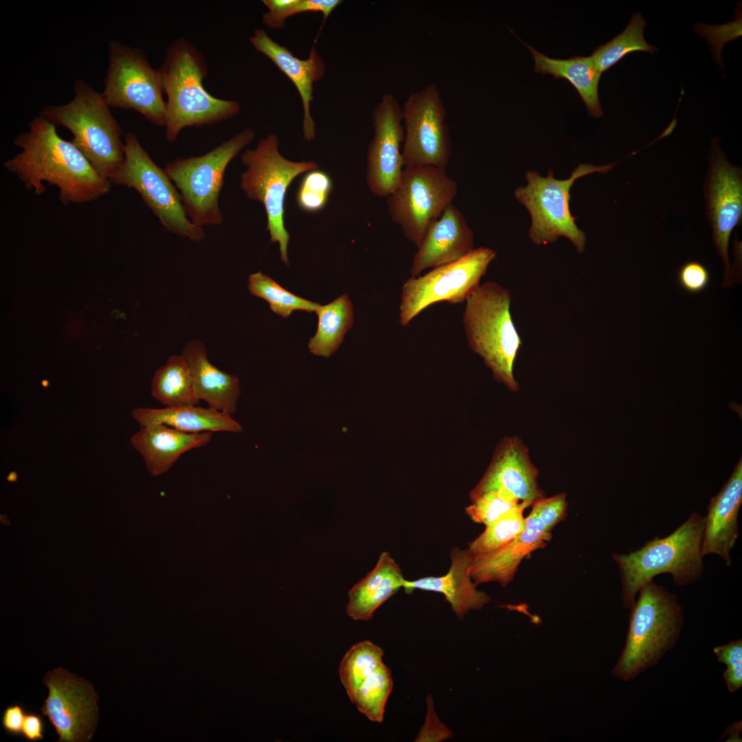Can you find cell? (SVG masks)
Segmentation results:
<instances>
[{"instance_id": "cell-2", "label": "cell", "mask_w": 742, "mask_h": 742, "mask_svg": "<svg viewBox=\"0 0 742 742\" xmlns=\"http://www.w3.org/2000/svg\"><path fill=\"white\" fill-rule=\"evenodd\" d=\"M158 69L167 98L165 135L168 142L176 141L185 128L214 124L240 113L238 100L218 98L205 89L207 63L191 41L183 37L172 41Z\"/></svg>"}, {"instance_id": "cell-16", "label": "cell", "mask_w": 742, "mask_h": 742, "mask_svg": "<svg viewBox=\"0 0 742 742\" xmlns=\"http://www.w3.org/2000/svg\"><path fill=\"white\" fill-rule=\"evenodd\" d=\"M49 694L40 710L55 729L58 742L89 741L98 721L99 697L87 680L59 667L43 678Z\"/></svg>"}, {"instance_id": "cell-6", "label": "cell", "mask_w": 742, "mask_h": 742, "mask_svg": "<svg viewBox=\"0 0 742 742\" xmlns=\"http://www.w3.org/2000/svg\"><path fill=\"white\" fill-rule=\"evenodd\" d=\"M74 88L70 102L47 106L40 115L67 128L73 135L71 142L101 176L109 179L124 159L121 126L102 93L82 79Z\"/></svg>"}, {"instance_id": "cell-15", "label": "cell", "mask_w": 742, "mask_h": 742, "mask_svg": "<svg viewBox=\"0 0 742 742\" xmlns=\"http://www.w3.org/2000/svg\"><path fill=\"white\" fill-rule=\"evenodd\" d=\"M405 139L402 148L405 167L446 168L451 142L446 109L436 84L412 93L402 108Z\"/></svg>"}, {"instance_id": "cell-8", "label": "cell", "mask_w": 742, "mask_h": 742, "mask_svg": "<svg viewBox=\"0 0 742 742\" xmlns=\"http://www.w3.org/2000/svg\"><path fill=\"white\" fill-rule=\"evenodd\" d=\"M255 135L253 128L246 127L202 155L179 157L166 164L164 169L194 224L203 227L223 223L219 194L226 168Z\"/></svg>"}, {"instance_id": "cell-21", "label": "cell", "mask_w": 742, "mask_h": 742, "mask_svg": "<svg viewBox=\"0 0 742 742\" xmlns=\"http://www.w3.org/2000/svg\"><path fill=\"white\" fill-rule=\"evenodd\" d=\"M249 42L256 51L271 60L295 85L302 104L303 139L308 142L313 141L315 137V124L310 108L313 101V85L325 74L324 60L314 47L310 50L307 59L298 58L286 46L274 41L263 29L254 30Z\"/></svg>"}, {"instance_id": "cell-19", "label": "cell", "mask_w": 742, "mask_h": 742, "mask_svg": "<svg viewBox=\"0 0 742 742\" xmlns=\"http://www.w3.org/2000/svg\"><path fill=\"white\" fill-rule=\"evenodd\" d=\"M539 471L517 436H506L497 445L490 464L469 493L471 501L489 491L506 493L532 504L546 497L538 484Z\"/></svg>"}, {"instance_id": "cell-17", "label": "cell", "mask_w": 742, "mask_h": 742, "mask_svg": "<svg viewBox=\"0 0 742 742\" xmlns=\"http://www.w3.org/2000/svg\"><path fill=\"white\" fill-rule=\"evenodd\" d=\"M709 168L704 183L706 210L711 225L712 240L724 264L722 286L733 284L728 256V244L742 215L741 170L728 161L715 138L709 155Z\"/></svg>"}, {"instance_id": "cell-10", "label": "cell", "mask_w": 742, "mask_h": 742, "mask_svg": "<svg viewBox=\"0 0 742 742\" xmlns=\"http://www.w3.org/2000/svg\"><path fill=\"white\" fill-rule=\"evenodd\" d=\"M124 143V159L109 178L111 184L135 189L168 232L194 242L202 241L203 227L188 216L165 169L153 161L135 133L128 131Z\"/></svg>"}, {"instance_id": "cell-34", "label": "cell", "mask_w": 742, "mask_h": 742, "mask_svg": "<svg viewBox=\"0 0 742 742\" xmlns=\"http://www.w3.org/2000/svg\"><path fill=\"white\" fill-rule=\"evenodd\" d=\"M248 289L253 295L267 301L270 309L284 318L296 310L315 312L321 305L291 293L261 271L249 276Z\"/></svg>"}, {"instance_id": "cell-27", "label": "cell", "mask_w": 742, "mask_h": 742, "mask_svg": "<svg viewBox=\"0 0 742 742\" xmlns=\"http://www.w3.org/2000/svg\"><path fill=\"white\" fill-rule=\"evenodd\" d=\"M132 416L140 427L153 423H163L178 430L199 433L227 431L238 433L242 426L232 415L208 407L186 405L163 408L137 407Z\"/></svg>"}, {"instance_id": "cell-32", "label": "cell", "mask_w": 742, "mask_h": 742, "mask_svg": "<svg viewBox=\"0 0 742 742\" xmlns=\"http://www.w3.org/2000/svg\"><path fill=\"white\" fill-rule=\"evenodd\" d=\"M383 650L369 640L355 644L346 653L339 673L350 701L361 684L383 663Z\"/></svg>"}, {"instance_id": "cell-29", "label": "cell", "mask_w": 742, "mask_h": 742, "mask_svg": "<svg viewBox=\"0 0 742 742\" xmlns=\"http://www.w3.org/2000/svg\"><path fill=\"white\" fill-rule=\"evenodd\" d=\"M315 313L317 328L308 348L313 355L329 357L338 349L353 325L352 304L348 296L343 294L328 304L320 305Z\"/></svg>"}, {"instance_id": "cell-38", "label": "cell", "mask_w": 742, "mask_h": 742, "mask_svg": "<svg viewBox=\"0 0 742 742\" xmlns=\"http://www.w3.org/2000/svg\"><path fill=\"white\" fill-rule=\"evenodd\" d=\"M521 502L506 493L489 491L473 499L465 512L473 522L487 526Z\"/></svg>"}, {"instance_id": "cell-35", "label": "cell", "mask_w": 742, "mask_h": 742, "mask_svg": "<svg viewBox=\"0 0 742 742\" xmlns=\"http://www.w3.org/2000/svg\"><path fill=\"white\" fill-rule=\"evenodd\" d=\"M392 688L391 671L383 663L361 684L351 702L369 720L381 723Z\"/></svg>"}, {"instance_id": "cell-4", "label": "cell", "mask_w": 742, "mask_h": 742, "mask_svg": "<svg viewBox=\"0 0 742 742\" xmlns=\"http://www.w3.org/2000/svg\"><path fill=\"white\" fill-rule=\"evenodd\" d=\"M630 609L626 642L611 672L623 682L657 665L679 638L684 622L677 597L653 580Z\"/></svg>"}, {"instance_id": "cell-13", "label": "cell", "mask_w": 742, "mask_h": 742, "mask_svg": "<svg viewBox=\"0 0 742 742\" xmlns=\"http://www.w3.org/2000/svg\"><path fill=\"white\" fill-rule=\"evenodd\" d=\"M495 257V250L480 247L457 261L434 267L423 276L409 278L401 289V325L406 326L434 304L465 302L479 286L482 277Z\"/></svg>"}, {"instance_id": "cell-22", "label": "cell", "mask_w": 742, "mask_h": 742, "mask_svg": "<svg viewBox=\"0 0 742 742\" xmlns=\"http://www.w3.org/2000/svg\"><path fill=\"white\" fill-rule=\"evenodd\" d=\"M742 503V458L717 495L711 498L704 517L701 556L715 554L727 565L739 537L738 515Z\"/></svg>"}, {"instance_id": "cell-31", "label": "cell", "mask_w": 742, "mask_h": 742, "mask_svg": "<svg viewBox=\"0 0 742 742\" xmlns=\"http://www.w3.org/2000/svg\"><path fill=\"white\" fill-rule=\"evenodd\" d=\"M646 26L647 23L641 14H634L623 32L608 43L596 47L591 57L598 70L600 73L608 70L631 52L642 51L654 54L657 52V47L649 45L644 39Z\"/></svg>"}, {"instance_id": "cell-33", "label": "cell", "mask_w": 742, "mask_h": 742, "mask_svg": "<svg viewBox=\"0 0 742 742\" xmlns=\"http://www.w3.org/2000/svg\"><path fill=\"white\" fill-rule=\"evenodd\" d=\"M531 505L521 502L516 508L485 526L483 532L469 543L468 550L473 555L484 554L512 541L524 530L526 517L524 512Z\"/></svg>"}, {"instance_id": "cell-43", "label": "cell", "mask_w": 742, "mask_h": 742, "mask_svg": "<svg viewBox=\"0 0 742 742\" xmlns=\"http://www.w3.org/2000/svg\"><path fill=\"white\" fill-rule=\"evenodd\" d=\"M714 653L720 663L726 666L742 663V640L739 639L730 643L714 648Z\"/></svg>"}, {"instance_id": "cell-40", "label": "cell", "mask_w": 742, "mask_h": 742, "mask_svg": "<svg viewBox=\"0 0 742 742\" xmlns=\"http://www.w3.org/2000/svg\"><path fill=\"white\" fill-rule=\"evenodd\" d=\"M427 715L423 726L418 733L416 742H440L453 737L449 729L438 717L431 695L427 697Z\"/></svg>"}, {"instance_id": "cell-5", "label": "cell", "mask_w": 742, "mask_h": 742, "mask_svg": "<svg viewBox=\"0 0 742 742\" xmlns=\"http://www.w3.org/2000/svg\"><path fill=\"white\" fill-rule=\"evenodd\" d=\"M510 291L494 281L479 286L467 297L462 317L469 346L508 390H519L514 363L522 341L514 325Z\"/></svg>"}, {"instance_id": "cell-37", "label": "cell", "mask_w": 742, "mask_h": 742, "mask_svg": "<svg viewBox=\"0 0 742 742\" xmlns=\"http://www.w3.org/2000/svg\"><path fill=\"white\" fill-rule=\"evenodd\" d=\"M332 189V179L326 172L319 169L308 171L300 183L297 205L305 212H318L327 205Z\"/></svg>"}, {"instance_id": "cell-23", "label": "cell", "mask_w": 742, "mask_h": 742, "mask_svg": "<svg viewBox=\"0 0 742 742\" xmlns=\"http://www.w3.org/2000/svg\"><path fill=\"white\" fill-rule=\"evenodd\" d=\"M472 554L467 549L453 547L450 552L451 565L443 576H426L414 581L405 580V592L415 589L442 594L457 618L462 620L471 610H479L491 601V597L476 588L470 576Z\"/></svg>"}, {"instance_id": "cell-26", "label": "cell", "mask_w": 742, "mask_h": 742, "mask_svg": "<svg viewBox=\"0 0 742 742\" xmlns=\"http://www.w3.org/2000/svg\"><path fill=\"white\" fill-rule=\"evenodd\" d=\"M405 580L399 565L389 552H383L375 567L348 592L347 615L354 620H369L403 587Z\"/></svg>"}, {"instance_id": "cell-39", "label": "cell", "mask_w": 742, "mask_h": 742, "mask_svg": "<svg viewBox=\"0 0 742 742\" xmlns=\"http://www.w3.org/2000/svg\"><path fill=\"white\" fill-rule=\"evenodd\" d=\"M677 280L679 286L690 293H699L708 286L710 276L707 268L697 261H688L678 270Z\"/></svg>"}, {"instance_id": "cell-30", "label": "cell", "mask_w": 742, "mask_h": 742, "mask_svg": "<svg viewBox=\"0 0 742 742\" xmlns=\"http://www.w3.org/2000/svg\"><path fill=\"white\" fill-rule=\"evenodd\" d=\"M151 394L164 407L197 405L190 366L182 355H172L155 372Z\"/></svg>"}, {"instance_id": "cell-18", "label": "cell", "mask_w": 742, "mask_h": 742, "mask_svg": "<svg viewBox=\"0 0 742 742\" xmlns=\"http://www.w3.org/2000/svg\"><path fill=\"white\" fill-rule=\"evenodd\" d=\"M373 137L368 148L367 186L376 196L387 197L396 187L404 165L403 113L392 93L384 95L372 113Z\"/></svg>"}, {"instance_id": "cell-36", "label": "cell", "mask_w": 742, "mask_h": 742, "mask_svg": "<svg viewBox=\"0 0 742 742\" xmlns=\"http://www.w3.org/2000/svg\"><path fill=\"white\" fill-rule=\"evenodd\" d=\"M267 11L262 14L263 24L272 29H282L291 16L306 12H319L324 22L341 3V0H262Z\"/></svg>"}, {"instance_id": "cell-25", "label": "cell", "mask_w": 742, "mask_h": 742, "mask_svg": "<svg viewBox=\"0 0 742 742\" xmlns=\"http://www.w3.org/2000/svg\"><path fill=\"white\" fill-rule=\"evenodd\" d=\"M181 355L190 366L198 401L203 400L210 407L232 416L240 395L238 378L212 365L200 341H188Z\"/></svg>"}, {"instance_id": "cell-7", "label": "cell", "mask_w": 742, "mask_h": 742, "mask_svg": "<svg viewBox=\"0 0 742 742\" xmlns=\"http://www.w3.org/2000/svg\"><path fill=\"white\" fill-rule=\"evenodd\" d=\"M279 139L269 134L254 149H246L241 162L246 170L240 175V188L246 196L261 203L267 214V230L273 243L280 247L281 260L288 267L289 233L284 226L285 197L288 187L302 173L318 169L312 161H293L279 151Z\"/></svg>"}, {"instance_id": "cell-9", "label": "cell", "mask_w": 742, "mask_h": 742, "mask_svg": "<svg viewBox=\"0 0 742 742\" xmlns=\"http://www.w3.org/2000/svg\"><path fill=\"white\" fill-rule=\"evenodd\" d=\"M614 166L580 164L570 177L563 180L555 179L552 170H549L546 177L536 171H527L526 186L517 188L514 194L530 214L532 225L528 236L532 242L536 245H544L563 236L572 242L578 253L583 252L587 238L576 225V218L570 210V188L577 179L594 172L606 173Z\"/></svg>"}, {"instance_id": "cell-3", "label": "cell", "mask_w": 742, "mask_h": 742, "mask_svg": "<svg viewBox=\"0 0 742 742\" xmlns=\"http://www.w3.org/2000/svg\"><path fill=\"white\" fill-rule=\"evenodd\" d=\"M704 517L692 512L688 519L664 538L655 537L628 554H614L622 581V603L631 609L640 589L660 574H670L674 584L696 582L704 565L701 553Z\"/></svg>"}, {"instance_id": "cell-24", "label": "cell", "mask_w": 742, "mask_h": 742, "mask_svg": "<svg viewBox=\"0 0 742 742\" xmlns=\"http://www.w3.org/2000/svg\"><path fill=\"white\" fill-rule=\"evenodd\" d=\"M212 432L190 433L163 423L140 427L131 438L132 447L144 460L148 471L155 476L167 472L186 452L208 444Z\"/></svg>"}, {"instance_id": "cell-44", "label": "cell", "mask_w": 742, "mask_h": 742, "mask_svg": "<svg viewBox=\"0 0 742 742\" xmlns=\"http://www.w3.org/2000/svg\"><path fill=\"white\" fill-rule=\"evenodd\" d=\"M728 690L733 693L742 686V663L727 666L723 673Z\"/></svg>"}, {"instance_id": "cell-20", "label": "cell", "mask_w": 742, "mask_h": 742, "mask_svg": "<svg viewBox=\"0 0 742 742\" xmlns=\"http://www.w3.org/2000/svg\"><path fill=\"white\" fill-rule=\"evenodd\" d=\"M474 249L473 232L460 210L449 205L427 229L414 254L409 273L457 261Z\"/></svg>"}, {"instance_id": "cell-28", "label": "cell", "mask_w": 742, "mask_h": 742, "mask_svg": "<svg viewBox=\"0 0 742 742\" xmlns=\"http://www.w3.org/2000/svg\"><path fill=\"white\" fill-rule=\"evenodd\" d=\"M520 41L532 52L536 73L550 74L556 79L563 78L569 81L581 97L588 113L595 118L603 115L598 91L602 73L598 70L591 56L552 58Z\"/></svg>"}, {"instance_id": "cell-11", "label": "cell", "mask_w": 742, "mask_h": 742, "mask_svg": "<svg viewBox=\"0 0 742 742\" xmlns=\"http://www.w3.org/2000/svg\"><path fill=\"white\" fill-rule=\"evenodd\" d=\"M110 107L133 110L150 123L166 126V101L158 69L140 49L115 40L109 43V65L102 93Z\"/></svg>"}, {"instance_id": "cell-14", "label": "cell", "mask_w": 742, "mask_h": 742, "mask_svg": "<svg viewBox=\"0 0 742 742\" xmlns=\"http://www.w3.org/2000/svg\"><path fill=\"white\" fill-rule=\"evenodd\" d=\"M567 505L563 493L535 502L519 536L491 552L472 554L469 572L474 584L497 582L506 587L513 580L522 560L546 546L552 529L565 517Z\"/></svg>"}, {"instance_id": "cell-42", "label": "cell", "mask_w": 742, "mask_h": 742, "mask_svg": "<svg viewBox=\"0 0 742 742\" xmlns=\"http://www.w3.org/2000/svg\"><path fill=\"white\" fill-rule=\"evenodd\" d=\"M44 729V721L41 715L33 712L25 714L21 732L25 739L29 741L43 740Z\"/></svg>"}, {"instance_id": "cell-41", "label": "cell", "mask_w": 742, "mask_h": 742, "mask_svg": "<svg viewBox=\"0 0 742 742\" xmlns=\"http://www.w3.org/2000/svg\"><path fill=\"white\" fill-rule=\"evenodd\" d=\"M25 714L24 707L19 704L8 706L2 714L3 728L11 735L15 737L21 735Z\"/></svg>"}, {"instance_id": "cell-1", "label": "cell", "mask_w": 742, "mask_h": 742, "mask_svg": "<svg viewBox=\"0 0 742 742\" xmlns=\"http://www.w3.org/2000/svg\"><path fill=\"white\" fill-rule=\"evenodd\" d=\"M27 126L13 142L21 152L3 166L28 190L42 194L47 191L46 181L58 188V199L65 205L91 202L109 192L110 180L93 168L71 141L61 138L54 124L39 115Z\"/></svg>"}, {"instance_id": "cell-12", "label": "cell", "mask_w": 742, "mask_h": 742, "mask_svg": "<svg viewBox=\"0 0 742 742\" xmlns=\"http://www.w3.org/2000/svg\"><path fill=\"white\" fill-rule=\"evenodd\" d=\"M457 193L458 185L445 168L405 167L387 196V208L405 238L418 247L429 227L452 203Z\"/></svg>"}]
</instances>
